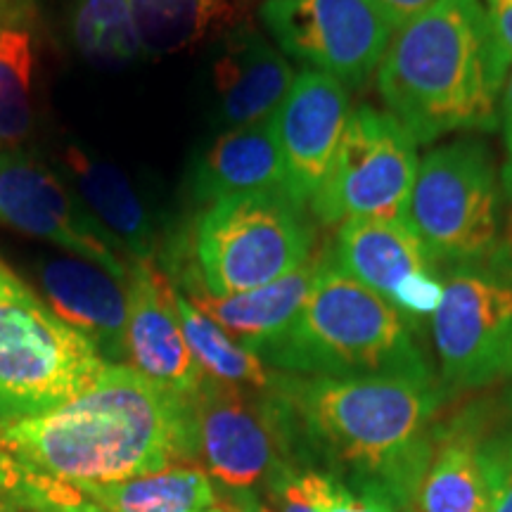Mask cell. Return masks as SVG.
Instances as JSON below:
<instances>
[{
	"label": "cell",
	"instance_id": "2",
	"mask_svg": "<svg viewBox=\"0 0 512 512\" xmlns=\"http://www.w3.org/2000/svg\"><path fill=\"white\" fill-rule=\"evenodd\" d=\"M0 451L24 470L69 484H110L195 463L188 396L126 363H107L76 399L0 430Z\"/></svg>",
	"mask_w": 512,
	"mask_h": 512
},
{
	"label": "cell",
	"instance_id": "3",
	"mask_svg": "<svg viewBox=\"0 0 512 512\" xmlns=\"http://www.w3.org/2000/svg\"><path fill=\"white\" fill-rule=\"evenodd\" d=\"M510 67L482 0H437L396 31L377 86L415 143H432L498 128Z\"/></svg>",
	"mask_w": 512,
	"mask_h": 512
},
{
	"label": "cell",
	"instance_id": "30",
	"mask_svg": "<svg viewBox=\"0 0 512 512\" xmlns=\"http://www.w3.org/2000/svg\"><path fill=\"white\" fill-rule=\"evenodd\" d=\"M444 297V280L437 271H420L413 273L396 287L389 302L399 309L415 325L418 318L434 316Z\"/></svg>",
	"mask_w": 512,
	"mask_h": 512
},
{
	"label": "cell",
	"instance_id": "10",
	"mask_svg": "<svg viewBox=\"0 0 512 512\" xmlns=\"http://www.w3.org/2000/svg\"><path fill=\"white\" fill-rule=\"evenodd\" d=\"M432 330L451 389H482L512 377L510 268L496 259L453 264Z\"/></svg>",
	"mask_w": 512,
	"mask_h": 512
},
{
	"label": "cell",
	"instance_id": "32",
	"mask_svg": "<svg viewBox=\"0 0 512 512\" xmlns=\"http://www.w3.org/2000/svg\"><path fill=\"white\" fill-rule=\"evenodd\" d=\"M434 3L437 0H375V5L382 10V15L389 19L394 29H401L403 24L422 15Z\"/></svg>",
	"mask_w": 512,
	"mask_h": 512
},
{
	"label": "cell",
	"instance_id": "22",
	"mask_svg": "<svg viewBox=\"0 0 512 512\" xmlns=\"http://www.w3.org/2000/svg\"><path fill=\"white\" fill-rule=\"evenodd\" d=\"M105 512H207L219 503L214 482L197 463H174L110 484H74Z\"/></svg>",
	"mask_w": 512,
	"mask_h": 512
},
{
	"label": "cell",
	"instance_id": "8",
	"mask_svg": "<svg viewBox=\"0 0 512 512\" xmlns=\"http://www.w3.org/2000/svg\"><path fill=\"white\" fill-rule=\"evenodd\" d=\"M188 427L192 458L223 491L259 489L278 467L299 465L290 413L273 387L204 377L188 394Z\"/></svg>",
	"mask_w": 512,
	"mask_h": 512
},
{
	"label": "cell",
	"instance_id": "25",
	"mask_svg": "<svg viewBox=\"0 0 512 512\" xmlns=\"http://www.w3.org/2000/svg\"><path fill=\"white\" fill-rule=\"evenodd\" d=\"M64 19L74 50L91 64L124 67L145 57L128 0H67Z\"/></svg>",
	"mask_w": 512,
	"mask_h": 512
},
{
	"label": "cell",
	"instance_id": "13",
	"mask_svg": "<svg viewBox=\"0 0 512 512\" xmlns=\"http://www.w3.org/2000/svg\"><path fill=\"white\" fill-rule=\"evenodd\" d=\"M351 117L349 93L323 72H302L273 114V131L285 169V190L311 204L335 162L339 140Z\"/></svg>",
	"mask_w": 512,
	"mask_h": 512
},
{
	"label": "cell",
	"instance_id": "38",
	"mask_svg": "<svg viewBox=\"0 0 512 512\" xmlns=\"http://www.w3.org/2000/svg\"><path fill=\"white\" fill-rule=\"evenodd\" d=\"M207 512H228V510H226V508H223V505H221V503H216V505H214V508H209Z\"/></svg>",
	"mask_w": 512,
	"mask_h": 512
},
{
	"label": "cell",
	"instance_id": "9",
	"mask_svg": "<svg viewBox=\"0 0 512 512\" xmlns=\"http://www.w3.org/2000/svg\"><path fill=\"white\" fill-rule=\"evenodd\" d=\"M418 174L415 140L394 114L363 105L351 117L325 183L311 200L325 226L351 219L406 221Z\"/></svg>",
	"mask_w": 512,
	"mask_h": 512
},
{
	"label": "cell",
	"instance_id": "18",
	"mask_svg": "<svg viewBox=\"0 0 512 512\" xmlns=\"http://www.w3.org/2000/svg\"><path fill=\"white\" fill-rule=\"evenodd\" d=\"M285 190V169L273 121L221 131L192 159L185 192L197 211L228 197Z\"/></svg>",
	"mask_w": 512,
	"mask_h": 512
},
{
	"label": "cell",
	"instance_id": "36",
	"mask_svg": "<svg viewBox=\"0 0 512 512\" xmlns=\"http://www.w3.org/2000/svg\"><path fill=\"white\" fill-rule=\"evenodd\" d=\"M31 0H0V22L31 15Z\"/></svg>",
	"mask_w": 512,
	"mask_h": 512
},
{
	"label": "cell",
	"instance_id": "14",
	"mask_svg": "<svg viewBox=\"0 0 512 512\" xmlns=\"http://www.w3.org/2000/svg\"><path fill=\"white\" fill-rule=\"evenodd\" d=\"M126 366L181 396L207 377L183 337L176 287L155 261H133L128 273Z\"/></svg>",
	"mask_w": 512,
	"mask_h": 512
},
{
	"label": "cell",
	"instance_id": "24",
	"mask_svg": "<svg viewBox=\"0 0 512 512\" xmlns=\"http://www.w3.org/2000/svg\"><path fill=\"white\" fill-rule=\"evenodd\" d=\"M34 15L0 22V150H15L34 126Z\"/></svg>",
	"mask_w": 512,
	"mask_h": 512
},
{
	"label": "cell",
	"instance_id": "29",
	"mask_svg": "<svg viewBox=\"0 0 512 512\" xmlns=\"http://www.w3.org/2000/svg\"><path fill=\"white\" fill-rule=\"evenodd\" d=\"M264 489L275 512H323L306 479V470L299 465L287 463L278 467Z\"/></svg>",
	"mask_w": 512,
	"mask_h": 512
},
{
	"label": "cell",
	"instance_id": "33",
	"mask_svg": "<svg viewBox=\"0 0 512 512\" xmlns=\"http://www.w3.org/2000/svg\"><path fill=\"white\" fill-rule=\"evenodd\" d=\"M486 12H489L494 31L505 48V53L512 57V0H482Z\"/></svg>",
	"mask_w": 512,
	"mask_h": 512
},
{
	"label": "cell",
	"instance_id": "6",
	"mask_svg": "<svg viewBox=\"0 0 512 512\" xmlns=\"http://www.w3.org/2000/svg\"><path fill=\"white\" fill-rule=\"evenodd\" d=\"M107 361L0 261V430L86 392Z\"/></svg>",
	"mask_w": 512,
	"mask_h": 512
},
{
	"label": "cell",
	"instance_id": "35",
	"mask_svg": "<svg viewBox=\"0 0 512 512\" xmlns=\"http://www.w3.org/2000/svg\"><path fill=\"white\" fill-rule=\"evenodd\" d=\"M501 124L505 133V145H508V159H512V72L508 74V81H505V88H503Z\"/></svg>",
	"mask_w": 512,
	"mask_h": 512
},
{
	"label": "cell",
	"instance_id": "34",
	"mask_svg": "<svg viewBox=\"0 0 512 512\" xmlns=\"http://www.w3.org/2000/svg\"><path fill=\"white\" fill-rule=\"evenodd\" d=\"M221 503V501H219ZM228 512H275L264 496L256 489L226 491V501L221 503Z\"/></svg>",
	"mask_w": 512,
	"mask_h": 512
},
{
	"label": "cell",
	"instance_id": "37",
	"mask_svg": "<svg viewBox=\"0 0 512 512\" xmlns=\"http://www.w3.org/2000/svg\"><path fill=\"white\" fill-rule=\"evenodd\" d=\"M74 512H105V510H100V508H98V505H93L91 501H88V503H83V505H81V508H76Z\"/></svg>",
	"mask_w": 512,
	"mask_h": 512
},
{
	"label": "cell",
	"instance_id": "19",
	"mask_svg": "<svg viewBox=\"0 0 512 512\" xmlns=\"http://www.w3.org/2000/svg\"><path fill=\"white\" fill-rule=\"evenodd\" d=\"M328 256L339 271L382 294L387 302L396 287L413 273L437 271V259L406 221H344Z\"/></svg>",
	"mask_w": 512,
	"mask_h": 512
},
{
	"label": "cell",
	"instance_id": "27",
	"mask_svg": "<svg viewBox=\"0 0 512 512\" xmlns=\"http://www.w3.org/2000/svg\"><path fill=\"white\" fill-rule=\"evenodd\" d=\"M306 479L323 512H394L396 508L377 486L347 484L320 470H306Z\"/></svg>",
	"mask_w": 512,
	"mask_h": 512
},
{
	"label": "cell",
	"instance_id": "26",
	"mask_svg": "<svg viewBox=\"0 0 512 512\" xmlns=\"http://www.w3.org/2000/svg\"><path fill=\"white\" fill-rule=\"evenodd\" d=\"M176 306L185 342H188L192 356H195L197 366L202 368L204 375L219 382L261 389V392L273 387V370H268L266 363L261 361L254 351L245 349L242 344L235 342L233 337H228L214 320L204 316V313L178 290Z\"/></svg>",
	"mask_w": 512,
	"mask_h": 512
},
{
	"label": "cell",
	"instance_id": "20",
	"mask_svg": "<svg viewBox=\"0 0 512 512\" xmlns=\"http://www.w3.org/2000/svg\"><path fill=\"white\" fill-rule=\"evenodd\" d=\"M323 259L325 252L313 254L306 264L259 290L230 294V297H214L207 292L185 294V297L204 316L214 320L228 337L256 354L275 335H280L302 309Z\"/></svg>",
	"mask_w": 512,
	"mask_h": 512
},
{
	"label": "cell",
	"instance_id": "39",
	"mask_svg": "<svg viewBox=\"0 0 512 512\" xmlns=\"http://www.w3.org/2000/svg\"><path fill=\"white\" fill-rule=\"evenodd\" d=\"M508 406H510V413H512V387H510V392H508Z\"/></svg>",
	"mask_w": 512,
	"mask_h": 512
},
{
	"label": "cell",
	"instance_id": "15",
	"mask_svg": "<svg viewBox=\"0 0 512 512\" xmlns=\"http://www.w3.org/2000/svg\"><path fill=\"white\" fill-rule=\"evenodd\" d=\"M34 278L55 316L81 332L107 363H126L128 280L72 254L38 256Z\"/></svg>",
	"mask_w": 512,
	"mask_h": 512
},
{
	"label": "cell",
	"instance_id": "17",
	"mask_svg": "<svg viewBox=\"0 0 512 512\" xmlns=\"http://www.w3.org/2000/svg\"><path fill=\"white\" fill-rule=\"evenodd\" d=\"M60 171L88 214L128 259H157L162 238L155 214L119 166L95 157L79 145H67L60 152Z\"/></svg>",
	"mask_w": 512,
	"mask_h": 512
},
{
	"label": "cell",
	"instance_id": "4",
	"mask_svg": "<svg viewBox=\"0 0 512 512\" xmlns=\"http://www.w3.org/2000/svg\"><path fill=\"white\" fill-rule=\"evenodd\" d=\"M316 252L306 207L283 190L209 204L159 245L162 273L178 292L230 297L271 285Z\"/></svg>",
	"mask_w": 512,
	"mask_h": 512
},
{
	"label": "cell",
	"instance_id": "16",
	"mask_svg": "<svg viewBox=\"0 0 512 512\" xmlns=\"http://www.w3.org/2000/svg\"><path fill=\"white\" fill-rule=\"evenodd\" d=\"M216 124L223 131L273 119L290 93L292 64L249 24L221 38L214 60Z\"/></svg>",
	"mask_w": 512,
	"mask_h": 512
},
{
	"label": "cell",
	"instance_id": "1",
	"mask_svg": "<svg viewBox=\"0 0 512 512\" xmlns=\"http://www.w3.org/2000/svg\"><path fill=\"white\" fill-rule=\"evenodd\" d=\"M273 389L290 413L294 451L328 475L368 484L396 505L418 496L437 446L441 387L432 375L304 377L275 370Z\"/></svg>",
	"mask_w": 512,
	"mask_h": 512
},
{
	"label": "cell",
	"instance_id": "12",
	"mask_svg": "<svg viewBox=\"0 0 512 512\" xmlns=\"http://www.w3.org/2000/svg\"><path fill=\"white\" fill-rule=\"evenodd\" d=\"M0 226L48 240L128 280L133 261L88 214L62 176L36 155L0 150Z\"/></svg>",
	"mask_w": 512,
	"mask_h": 512
},
{
	"label": "cell",
	"instance_id": "5",
	"mask_svg": "<svg viewBox=\"0 0 512 512\" xmlns=\"http://www.w3.org/2000/svg\"><path fill=\"white\" fill-rule=\"evenodd\" d=\"M256 356L278 373L304 377L432 375L411 320L339 271L328 252L302 309Z\"/></svg>",
	"mask_w": 512,
	"mask_h": 512
},
{
	"label": "cell",
	"instance_id": "28",
	"mask_svg": "<svg viewBox=\"0 0 512 512\" xmlns=\"http://www.w3.org/2000/svg\"><path fill=\"white\" fill-rule=\"evenodd\" d=\"M489 494V512H512V432H496L477 444Z\"/></svg>",
	"mask_w": 512,
	"mask_h": 512
},
{
	"label": "cell",
	"instance_id": "7",
	"mask_svg": "<svg viewBox=\"0 0 512 512\" xmlns=\"http://www.w3.org/2000/svg\"><path fill=\"white\" fill-rule=\"evenodd\" d=\"M503 221V192L489 147L456 140L427 152L406 209V223L437 261L491 259Z\"/></svg>",
	"mask_w": 512,
	"mask_h": 512
},
{
	"label": "cell",
	"instance_id": "23",
	"mask_svg": "<svg viewBox=\"0 0 512 512\" xmlns=\"http://www.w3.org/2000/svg\"><path fill=\"white\" fill-rule=\"evenodd\" d=\"M477 444L475 427L467 420L453 422L437 434V446L415 496L422 512H489Z\"/></svg>",
	"mask_w": 512,
	"mask_h": 512
},
{
	"label": "cell",
	"instance_id": "21",
	"mask_svg": "<svg viewBox=\"0 0 512 512\" xmlns=\"http://www.w3.org/2000/svg\"><path fill=\"white\" fill-rule=\"evenodd\" d=\"M145 57L192 50L247 24L249 0H128Z\"/></svg>",
	"mask_w": 512,
	"mask_h": 512
},
{
	"label": "cell",
	"instance_id": "31",
	"mask_svg": "<svg viewBox=\"0 0 512 512\" xmlns=\"http://www.w3.org/2000/svg\"><path fill=\"white\" fill-rule=\"evenodd\" d=\"M501 192H503V221H501V235H498L496 252L491 259L512 271V159H508L503 166L501 178Z\"/></svg>",
	"mask_w": 512,
	"mask_h": 512
},
{
	"label": "cell",
	"instance_id": "40",
	"mask_svg": "<svg viewBox=\"0 0 512 512\" xmlns=\"http://www.w3.org/2000/svg\"><path fill=\"white\" fill-rule=\"evenodd\" d=\"M0 512H12V510L5 503H0Z\"/></svg>",
	"mask_w": 512,
	"mask_h": 512
},
{
	"label": "cell",
	"instance_id": "11",
	"mask_svg": "<svg viewBox=\"0 0 512 512\" xmlns=\"http://www.w3.org/2000/svg\"><path fill=\"white\" fill-rule=\"evenodd\" d=\"M259 15L283 55L342 86L370 79L394 31L375 0H266Z\"/></svg>",
	"mask_w": 512,
	"mask_h": 512
}]
</instances>
